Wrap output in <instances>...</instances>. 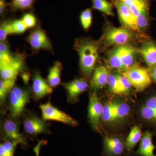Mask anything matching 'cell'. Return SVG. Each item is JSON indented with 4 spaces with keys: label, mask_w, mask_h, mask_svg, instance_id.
<instances>
[{
    "label": "cell",
    "mask_w": 156,
    "mask_h": 156,
    "mask_svg": "<svg viewBox=\"0 0 156 156\" xmlns=\"http://www.w3.org/2000/svg\"><path fill=\"white\" fill-rule=\"evenodd\" d=\"M109 74L106 68L99 66L94 70L91 80V87L94 90L101 89L108 84Z\"/></svg>",
    "instance_id": "18"
},
{
    "label": "cell",
    "mask_w": 156,
    "mask_h": 156,
    "mask_svg": "<svg viewBox=\"0 0 156 156\" xmlns=\"http://www.w3.org/2000/svg\"><path fill=\"white\" fill-rule=\"evenodd\" d=\"M120 21L126 27L138 31L136 20L131 9L126 4L119 0H114Z\"/></svg>",
    "instance_id": "12"
},
{
    "label": "cell",
    "mask_w": 156,
    "mask_h": 156,
    "mask_svg": "<svg viewBox=\"0 0 156 156\" xmlns=\"http://www.w3.org/2000/svg\"><path fill=\"white\" fill-rule=\"evenodd\" d=\"M12 29L11 27V21H3L1 23L0 27V41H5L6 38L9 35L12 34Z\"/></svg>",
    "instance_id": "33"
},
{
    "label": "cell",
    "mask_w": 156,
    "mask_h": 156,
    "mask_svg": "<svg viewBox=\"0 0 156 156\" xmlns=\"http://www.w3.org/2000/svg\"><path fill=\"white\" fill-rule=\"evenodd\" d=\"M11 27L13 34H22L27 29L21 19L11 21Z\"/></svg>",
    "instance_id": "34"
},
{
    "label": "cell",
    "mask_w": 156,
    "mask_h": 156,
    "mask_svg": "<svg viewBox=\"0 0 156 156\" xmlns=\"http://www.w3.org/2000/svg\"><path fill=\"white\" fill-rule=\"evenodd\" d=\"M32 91L34 98L39 100L51 94L53 88L50 87L48 81L44 79L40 73L36 72L33 78Z\"/></svg>",
    "instance_id": "13"
},
{
    "label": "cell",
    "mask_w": 156,
    "mask_h": 156,
    "mask_svg": "<svg viewBox=\"0 0 156 156\" xmlns=\"http://www.w3.org/2000/svg\"><path fill=\"white\" fill-rule=\"evenodd\" d=\"M152 81L156 84V66L147 69Z\"/></svg>",
    "instance_id": "38"
},
{
    "label": "cell",
    "mask_w": 156,
    "mask_h": 156,
    "mask_svg": "<svg viewBox=\"0 0 156 156\" xmlns=\"http://www.w3.org/2000/svg\"><path fill=\"white\" fill-rule=\"evenodd\" d=\"M9 108L11 116L16 119L20 116L30 97L29 89L14 86L9 92Z\"/></svg>",
    "instance_id": "2"
},
{
    "label": "cell",
    "mask_w": 156,
    "mask_h": 156,
    "mask_svg": "<svg viewBox=\"0 0 156 156\" xmlns=\"http://www.w3.org/2000/svg\"><path fill=\"white\" fill-rule=\"evenodd\" d=\"M92 9L108 16H113V4L108 0H92Z\"/></svg>",
    "instance_id": "22"
},
{
    "label": "cell",
    "mask_w": 156,
    "mask_h": 156,
    "mask_svg": "<svg viewBox=\"0 0 156 156\" xmlns=\"http://www.w3.org/2000/svg\"><path fill=\"white\" fill-rule=\"evenodd\" d=\"M150 22L149 9L144 10L136 18V25L138 31L144 30L147 28Z\"/></svg>",
    "instance_id": "30"
},
{
    "label": "cell",
    "mask_w": 156,
    "mask_h": 156,
    "mask_svg": "<svg viewBox=\"0 0 156 156\" xmlns=\"http://www.w3.org/2000/svg\"><path fill=\"white\" fill-rule=\"evenodd\" d=\"M67 94V101L75 103L78 101L79 96L88 88V83L85 79H78L63 84Z\"/></svg>",
    "instance_id": "11"
},
{
    "label": "cell",
    "mask_w": 156,
    "mask_h": 156,
    "mask_svg": "<svg viewBox=\"0 0 156 156\" xmlns=\"http://www.w3.org/2000/svg\"><path fill=\"white\" fill-rule=\"evenodd\" d=\"M101 119L107 123H111L116 121L114 101H109L103 105Z\"/></svg>",
    "instance_id": "25"
},
{
    "label": "cell",
    "mask_w": 156,
    "mask_h": 156,
    "mask_svg": "<svg viewBox=\"0 0 156 156\" xmlns=\"http://www.w3.org/2000/svg\"><path fill=\"white\" fill-rule=\"evenodd\" d=\"M153 133L147 130L143 135L139 147L136 154L139 156H156L154 154L155 146L153 141Z\"/></svg>",
    "instance_id": "16"
},
{
    "label": "cell",
    "mask_w": 156,
    "mask_h": 156,
    "mask_svg": "<svg viewBox=\"0 0 156 156\" xmlns=\"http://www.w3.org/2000/svg\"><path fill=\"white\" fill-rule=\"evenodd\" d=\"M142 136L140 127L137 126H134L131 128L125 141L126 151L128 153H131L137 144L141 141Z\"/></svg>",
    "instance_id": "20"
},
{
    "label": "cell",
    "mask_w": 156,
    "mask_h": 156,
    "mask_svg": "<svg viewBox=\"0 0 156 156\" xmlns=\"http://www.w3.org/2000/svg\"><path fill=\"white\" fill-rule=\"evenodd\" d=\"M36 0H11L10 7L14 11H24L33 7Z\"/></svg>",
    "instance_id": "27"
},
{
    "label": "cell",
    "mask_w": 156,
    "mask_h": 156,
    "mask_svg": "<svg viewBox=\"0 0 156 156\" xmlns=\"http://www.w3.org/2000/svg\"><path fill=\"white\" fill-rule=\"evenodd\" d=\"M140 115L147 122L156 129V92L147 98L140 110Z\"/></svg>",
    "instance_id": "15"
},
{
    "label": "cell",
    "mask_w": 156,
    "mask_h": 156,
    "mask_svg": "<svg viewBox=\"0 0 156 156\" xmlns=\"http://www.w3.org/2000/svg\"><path fill=\"white\" fill-rule=\"evenodd\" d=\"M75 48L79 54L82 73L86 76H90L95 69L99 55L97 44L89 39H81L76 41Z\"/></svg>",
    "instance_id": "1"
},
{
    "label": "cell",
    "mask_w": 156,
    "mask_h": 156,
    "mask_svg": "<svg viewBox=\"0 0 156 156\" xmlns=\"http://www.w3.org/2000/svg\"><path fill=\"white\" fill-rule=\"evenodd\" d=\"M21 19L27 29L34 27L36 24V17L31 13H28L24 14Z\"/></svg>",
    "instance_id": "35"
},
{
    "label": "cell",
    "mask_w": 156,
    "mask_h": 156,
    "mask_svg": "<svg viewBox=\"0 0 156 156\" xmlns=\"http://www.w3.org/2000/svg\"><path fill=\"white\" fill-rule=\"evenodd\" d=\"M16 80L1 79L0 80V101L1 105L5 102L6 96L15 86Z\"/></svg>",
    "instance_id": "24"
},
{
    "label": "cell",
    "mask_w": 156,
    "mask_h": 156,
    "mask_svg": "<svg viewBox=\"0 0 156 156\" xmlns=\"http://www.w3.org/2000/svg\"><path fill=\"white\" fill-rule=\"evenodd\" d=\"M121 88L122 90L123 94L127 93L130 91L132 86L130 82L123 74L117 75Z\"/></svg>",
    "instance_id": "36"
},
{
    "label": "cell",
    "mask_w": 156,
    "mask_h": 156,
    "mask_svg": "<svg viewBox=\"0 0 156 156\" xmlns=\"http://www.w3.org/2000/svg\"><path fill=\"white\" fill-rule=\"evenodd\" d=\"M115 115L116 121L126 118L130 112V107L127 103L114 101Z\"/></svg>",
    "instance_id": "29"
},
{
    "label": "cell",
    "mask_w": 156,
    "mask_h": 156,
    "mask_svg": "<svg viewBox=\"0 0 156 156\" xmlns=\"http://www.w3.org/2000/svg\"><path fill=\"white\" fill-rule=\"evenodd\" d=\"M125 76L137 92H142L152 83L147 69L136 65L124 71Z\"/></svg>",
    "instance_id": "3"
},
{
    "label": "cell",
    "mask_w": 156,
    "mask_h": 156,
    "mask_svg": "<svg viewBox=\"0 0 156 156\" xmlns=\"http://www.w3.org/2000/svg\"><path fill=\"white\" fill-rule=\"evenodd\" d=\"M46 141L44 140H39L36 145L34 148V151L35 154L36 156L40 155V150L42 145L46 144Z\"/></svg>",
    "instance_id": "37"
},
{
    "label": "cell",
    "mask_w": 156,
    "mask_h": 156,
    "mask_svg": "<svg viewBox=\"0 0 156 156\" xmlns=\"http://www.w3.org/2000/svg\"><path fill=\"white\" fill-rule=\"evenodd\" d=\"M23 126L26 133L31 136L50 132L49 124L35 115H26L23 119Z\"/></svg>",
    "instance_id": "6"
},
{
    "label": "cell",
    "mask_w": 156,
    "mask_h": 156,
    "mask_svg": "<svg viewBox=\"0 0 156 156\" xmlns=\"http://www.w3.org/2000/svg\"><path fill=\"white\" fill-rule=\"evenodd\" d=\"M108 62L110 66L112 68L122 70L124 71V66L120 58L118 46L110 52Z\"/></svg>",
    "instance_id": "26"
},
{
    "label": "cell",
    "mask_w": 156,
    "mask_h": 156,
    "mask_svg": "<svg viewBox=\"0 0 156 156\" xmlns=\"http://www.w3.org/2000/svg\"><path fill=\"white\" fill-rule=\"evenodd\" d=\"M40 108L41 111L42 119L45 121H56L72 127H76L79 124L78 121L72 117L53 106L50 101L41 105Z\"/></svg>",
    "instance_id": "4"
},
{
    "label": "cell",
    "mask_w": 156,
    "mask_h": 156,
    "mask_svg": "<svg viewBox=\"0 0 156 156\" xmlns=\"http://www.w3.org/2000/svg\"><path fill=\"white\" fill-rule=\"evenodd\" d=\"M103 105L101 102L96 92H92L89 96L88 107V118L92 128L97 132H100Z\"/></svg>",
    "instance_id": "7"
},
{
    "label": "cell",
    "mask_w": 156,
    "mask_h": 156,
    "mask_svg": "<svg viewBox=\"0 0 156 156\" xmlns=\"http://www.w3.org/2000/svg\"><path fill=\"white\" fill-rule=\"evenodd\" d=\"M18 144L17 142L4 139L0 144V156H14L15 149Z\"/></svg>",
    "instance_id": "28"
},
{
    "label": "cell",
    "mask_w": 156,
    "mask_h": 156,
    "mask_svg": "<svg viewBox=\"0 0 156 156\" xmlns=\"http://www.w3.org/2000/svg\"><path fill=\"white\" fill-rule=\"evenodd\" d=\"M108 84L113 93L115 94H123L122 90L117 75L109 74Z\"/></svg>",
    "instance_id": "31"
},
{
    "label": "cell",
    "mask_w": 156,
    "mask_h": 156,
    "mask_svg": "<svg viewBox=\"0 0 156 156\" xmlns=\"http://www.w3.org/2000/svg\"><path fill=\"white\" fill-rule=\"evenodd\" d=\"M80 21L83 28L88 30L92 25V11L90 9L83 10L80 15Z\"/></svg>",
    "instance_id": "32"
},
{
    "label": "cell",
    "mask_w": 156,
    "mask_h": 156,
    "mask_svg": "<svg viewBox=\"0 0 156 156\" xmlns=\"http://www.w3.org/2000/svg\"><path fill=\"white\" fill-rule=\"evenodd\" d=\"M23 79V81L25 82V83H28L29 80V75L26 73H23L22 75Z\"/></svg>",
    "instance_id": "40"
},
{
    "label": "cell",
    "mask_w": 156,
    "mask_h": 156,
    "mask_svg": "<svg viewBox=\"0 0 156 156\" xmlns=\"http://www.w3.org/2000/svg\"><path fill=\"white\" fill-rule=\"evenodd\" d=\"M121 61L124 66V71L134 65L136 50L134 48L127 46H118Z\"/></svg>",
    "instance_id": "19"
},
{
    "label": "cell",
    "mask_w": 156,
    "mask_h": 156,
    "mask_svg": "<svg viewBox=\"0 0 156 156\" xmlns=\"http://www.w3.org/2000/svg\"><path fill=\"white\" fill-rule=\"evenodd\" d=\"M2 130L4 139L17 142L23 147L27 146L25 138L20 131L16 119L12 118L5 119L3 121Z\"/></svg>",
    "instance_id": "8"
},
{
    "label": "cell",
    "mask_w": 156,
    "mask_h": 156,
    "mask_svg": "<svg viewBox=\"0 0 156 156\" xmlns=\"http://www.w3.org/2000/svg\"><path fill=\"white\" fill-rule=\"evenodd\" d=\"M62 69V65L59 61L54 62L53 66L49 69L47 76V81L52 88H56L61 84Z\"/></svg>",
    "instance_id": "21"
},
{
    "label": "cell",
    "mask_w": 156,
    "mask_h": 156,
    "mask_svg": "<svg viewBox=\"0 0 156 156\" xmlns=\"http://www.w3.org/2000/svg\"><path fill=\"white\" fill-rule=\"evenodd\" d=\"M7 7V3L6 0H0V14L3 15L5 13Z\"/></svg>",
    "instance_id": "39"
},
{
    "label": "cell",
    "mask_w": 156,
    "mask_h": 156,
    "mask_svg": "<svg viewBox=\"0 0 156 156\" xmlns=\"http://www.w3.org/2000/svg\"><path fill=\"white\" fill-rule=\"evenodd\" d=\"M24 67L23 58L18 56L14 61L0 65V75L2 80H16L19 73Z\"/></svg>",
    "instance_id": "14"
},
{
    "label": "cell",
    "mask_w": 156,
    "mask_h": 156,
    "mask_svg": "<svg viewBox=\"0 0 156 156\" xmlns=\"http://www.w3.org/2000/svg\"><path fill=\"white\" fill-rule=\"evenodd\" d=\"M18 56L11 53L9 45L5 41L0 42V65L10 63L14 61Z\"/></svg>",
    "instance_id": "23"
},
{
    "label": "cell",
    "mask_w": 156,
    "mask_h": 156,
    "mask_svg": "<svg viewBox=\"0 0 156 156\" xmlns=\"http://www.w3.org/2000/svg\"><path fill=\"white\" fill-rule=\"evenodd\" d=\"M125 151V142L121 138L108 136L105 137L103 142L105 156H122Z\"/></svg>",
    "instance_id": "10"
},
{
    "label": "cell",
    "mask_w": 156,
    "mask_h": 156,
    "mask_svg": "<svg viewBox=\"0 0 156 156\" xmlns=\"http://www.w3.org/2000/svg\"><path fill=\"white\" fill-rule=\"evenodd\" d=\"M139 53L148 68L156 66V43L153 41L144 42L141 46Z\"/></svg>",
    "instance_id": "17"
},
{
    "label": "cell",
    "mask_w": 156,
    "mask_h": 156,
    "mask_svg": "<svg viewBox=\"0 0 156 156\" xmlns=\"http://www.w3.org/2000/svg\"><path fill=\"white\" fill-rule=\"evenodd\" d=\"M132 37V34L126 28L109 27L105 31L104 40L108 46H121L126 45Z\"/></svg>",
    "instance_id": "5"
},
{
    "label": "cell",
    "mask_w": 156,
    "mask_h": 156,
    "mask_svg": "<svg viewBox=\"0 0 156 156\" xmlns=\"http://www.w3.org/2000/svg\"><path fill=\"white\" fill-rule=\"evenodd\" d=\"M119 1H122V2H125V1H126V0H119Z\"/></svg>",
    "instance_id": "41"
},
{
    "label": "cell",
    "mask_w": 156,
    "mask_h": 156,
    "mask_svg": "<svg viewBox=\"0 0 156 156\" xmlns=\"http://www.w3.org/2000/svg\"><path fill=\"white\" fill-rule=\"evenodd\" d=\"M27 41L36 51L41 50L51 51L53 50L51 41L47 34L40 27L34 29L30 32L27 37Z\"/></svg>",
    "instance_id": "9"
}]
</instances>
